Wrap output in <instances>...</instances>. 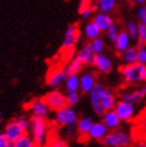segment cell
<instances>
[{"instance_id": "obj_1", "label": "cell", "mask_w": 146, "mask_h": 147, "mask_svg": "<svg viewBox=\"0 0 146 147\" xmlns=\"http://www.w3.org/2000/svg\"><path fill=\"white\" fill-rule=\"evenodd\" d=\"M89 97L94 113L99 117L103 116L107 111L114 110L117 103L115 94L101 84L95 86V88L89 93Z\"/></svg>"}, {"instance_id": "obj_2", "label": "cell", "mask_w": 146, "mask_h": 147, "mask_svg": "<svg viewBox=\"0 0 146 147\" xmlns=\"http://www.w3.org/2000/svg\"><path fill=\"white\" fill-rule=\"evenodd\" d=\"M30 135L34 141V144L39 146L46 147L50 138V130L49 123L47 119L39 118V117H31Z\"/></svg>"}, {"instance_id": "obj_3", "label": "cell", "mask_w": 146, "mask_h": 147, "mask_svg": "<svg viewBox=\"0 0 146 147\" xmlns=\"http://www.w3.org/2000/svg\"><path fill=\"white\" fill-rule=\"evenodd\" d=\"M119 72L123 77L126 84H137L145 82L146 76V65L135 63V64H124L119 67Z\"/></svg>"}, {"instance_id": "obj_4", "label": "cell", "mask_w": 146, "mask_h": 147, "mask_svg": "<svg viewBox=\"0 0 146 147\" xmlns=\"http://www.w3.org/2000/svg\"><path fill=\"white\" fill-rule=\"evenodd\" d=\"M101 143L105 147H129L132 143V138L128 131L117 128L110 130L101 140Z\"/></svg>"}, {"instance_id": "obj_5", "label": "cell", "mask_w": 146, "mask_h": 147, "mask_svg": "<svg viewBox=\"0 0 146 147\" xmlns=\"http://www.w3.org/2000/svg\"><path fill=\"white\" fill-rule=\"evenodd\" d=\"M78 114L72 107H65L62 110L55 112L54 123L61 127H69L75 126L78 121Z\"/></svg>"}, {"instance_id": "obj_6", "label": "cell", "mask_w": 146, "mask_h": 147, "mask_svg": "<svg viewBox=\"0 0 146 147\" xmlns=\"http://www.w3.org/2000/svg\"><path fill=\"white\" fill-rule=\"evenodd\" d=\"M43 99L46 102V105H48L49 110L54 112V113L59 110H62L65 107H67L66 95L59 90H56V89L45 94Z\"/></svg>"}, {"instance_id": "obj_7", "label": "cell", "mask_w": 146, "mask_h": 147, "mask_svg": "<svg viewBox=\"0 0 146 147\" xmlns=\"http://www.w3.org/2000/svg\"><path fill=\"white\" fill-rule=\"evenodd\" d=\"M82 38V32L79 30L76 24H71L67 27L65 31V37L63 41L61 51L71 50V49H75L76 43L79 42V40Z\"/></svg>"}, {"instance_id": "obj_8", "label": "cell", "mask_w": 146, "mask_h": 147, "mask_svg": "<svg viewBox=\"0 0 146 147\" xmlns=\"http://www.w3.org/2000/svg\"><path fill=\"white\" fill-rule=\"evenodd\" d=\"M67 73L65 68L62 67H52L49 69L46 75V84L53 89H57L61 86L65 85L67 79Z\"/></svg>"}, {"instance_id": "obj_9", "label": "cell", "mask_w": 146, "mask_h": 147, "mask_svg": "<svg viewBox=\"0 0 146 147\" xmlns=\"http://www.w3.org/2000/svg\"><path fill=\"white\" fill-rule=\"evenodd\" d=\"M114 110L118 114L121 121L128 122L135 117V105L125 100H119L116 103Z\"/></svg>"}, {"instance_id": "obj_10", "label": "cell", "mask_w": 146, "mask_h": 147, "mask_svg": "<svg viewBox=\"0 0 146 147\" xmlns=\"http://www.w3.org/2000/svg\"><path fill=\"white\" fill-rule=\"evenodd\" d=\"M26 109L29 110L32 117H39V118L43 119H47L49 111H50L43 98L30 101L28 105H26Z\"/></svg>"}, {"instance_id": "obj_11", "label": "cell", "mask_w": 146, "mask_h": 147, "mask_svg": "<svg viewBox=\"0 0 146 147\" xmlns=\"http://www.w3.org/2000/svg\"><path fill=\"white\" fill-rule=\"evenodd\" d=\"M79 91L82 94H89L97 85V76L94 72H84L79 76Z\"/></svg>"}, {"instance_id": "obj_12", "label": "cell", "mask_w": 146, "mask_h": 147, "mask_svg": "<svg viewBox=\"0 0 146 147\" xmlns=\"http://www.w3.org/2000/svg\"><path fill=\"white\" fill-rule=\"evenodd\" d=\"M3 134L7 137V139L11 142H15L16 140H18V139L21 138L22 136H24L26 134V131L20 126V124L17 122V120L14 119V120L9 121L5 125L4 133Z\"/></svg>"}, {"instance_id": "obj_13", "label": "cell", "mask_w": 146, "mask_h": 147, "mask_svg": "<svg viewBox=\"0 0 146 147\" xmlns=\"http://www.w3.org/2000/svg\"><path fill=\"white\" fill-rule=\"evenodd\" d=\"M146 97V86L140 87V88L135 89L132 91H123L120 94L121 100H125V101L132 102V103H137L143 100Z\"/></svg>"}, {"instance_id": "obj_14", "label": "cell", "mask_w": 146, "mask_h": 147, "mask_svg": "<svg viewBox=\"0 0 146 147\" xmlns=\"http://www.w3.org/2000/svg\"><path fill=\"white\" fill-rule=\"evenodd\" d=\"M94 67L96 70L102 74H109L113 70V62L109 57L103 53L95 54Z\"/></svg>"}, {"instance_id": "obj_15", "label": "cell", "mask_w": 146, "mask_h": 147, "mask_svg": "<svg viewBox=\"0 0 146 147\" xmlns=\"http://www.w3.org/2000/svg\"><path fill=\"white\" fill-rule=\"evenodd\" d=\"M109 131L110 129L102 121L94 122L90 128V131L88 134V138L91 139V140H94V141L101 142V140L107 136Z\"/></svg>"}, {"instance_id": "obj_16", "label": "cell", "mask_w": 146, "mask_h": 147, "mask_svg": "<svg viewBox=\"0 0 146 147\" xmlns=\"http://www.w3.org/2000/svg\"><path fill=\"white\" fill-rule=\"evenodd\" d=\"M78 57L84 65L88 66H94V59H95V53L92 49L91 43H84L82 47L79 49L77 54L75 55Z\"/></svg>"}, {"instance_id": "obj_17", "label": "cell", "mask_w": 146, "mask_h": 147, "mask_svg": "<svg viewBox=\"0 0 146 147\" xmlns=\"http://www.w3.org/2000/svg\"><path fill=\"white\" fill-rule=\"evenodd\" d=\"M130 40H132V38H130V36L125 29L120 30L118 38H117V41L115 43L116 53L120 54V55L123 53L124 51L130 46Z\"/></svg>"}, {"instance_id": "obj_18", "label": "cell", "mask_w": 146, "mask_h": 147, "mask_svg": "<svg viewBox=\"0 0 146 147\" xmlns=\"http://www.w3.org/2000/svg\"><path fill=\"white\" fill-rule=\"evenodd\" d=\"M101 118H102V122L107 125V127L109 128L110 130L117 129V128L120 126L121 119L119 118L118 114L116 113L115 110L107 111Z\"/></svg>"}, {"instance_id": "obj_19", "label": "cell", "mask_w": 146, "mask_h": 147, "mask_svg": "<svg viewBox=\"0 0 146 147\" xmlns=\"http://www.w3.org/2000/svg\"><path fill=\"white\" fill-rule=\"evenodd\" d=\"M93 123H94V121L90 117H82V118L78 119L75 127L77 130V135L79 136V139H89L88 134L90 131V128L93 125Z\"/></svg>"}, {"instance_id": "obj_20", "label": "cell", "mask_w": 146, "mask_h": 147, "mask_svg": "<svg viewBox=\"0 0 146 147\" xmlns=\"http://www.w3.org/2000/svg\"><path fill=\"white\" fill-rule=\"evenodd\" d=\"M92 21L98 26L102 32L103 31L105 32L110 28V26L114 23L113 18L110 16V14H104V13H100V11L93 16Z\"/></svg>"}, {"instance_id": "obj_21", "label": "cell", "mask_w": 146, "mask_h": 147, "mask_svg": "<svg viewBox=\"0 0 146 147\" xmlns=\"http://www.w3.org/2000/svg\"><path fill=\"white\" fill-rule=\"evenodd\" d=\"M117 1H118V0H97L95 6L100 13L111 14V13L114 11V9H116Z\"/></svg>"}, {"instance_id": "obj_22", "label": "cell", "mask_w": 146, "mask_h": 147, "mask_svg": "<svg viewBox=\"0 0 146 147\" xmlns=\"http://www.w3.org/2000/svg\"><path fill=\"white\" fill-rule=\"evenodd\" d=\"M84 63L78 59V57H74L70 62L68 63L66 67H65V71L67 75H73V74H78L82 71V67H84Z\"/></svg>"}, {"instance_id": "obj_23", "label": "cell", "mask_w": 146, "mask_h": 147, "mask_svg": "<svg viewBox=\"0 0 146 147\" xmlns=\"http://www.w3.org/2000/svg\"><path fill=\"white\" fill-rule=\"evenodd\" d=\"M122 61L124 64H135L138 63V47L137 46H129L123 53L121 54Z\"/></svg>"}, {"instance_id": "obj_24", "label": "cell", "mask_w": 146, "mask_h": 147, "mask_svg": "<svg viewBox=\"0 0 146 147\" xmlns=\"http://www.w3.org/2000/svg\"><path fill=\"white\" fill-rule=\"evenodd\" d=\"M84 36L89 40H91V41L97 39V38H100L101 34H102V31L100 30V28L93 21H90V22L87 23V25L84 26Z\"/></svg>"}, {"instance_id": "obj_25", "label": "cell", "mask_w": 146, "mask_h": 147, "mask_svg": "<svg viewBox=\"0 0 146 147\" xmlns=\"http://www.w3.org/2000/svg\"><path fill=\"white\" fill-rule=\"evenodd\" d=\"M80 82H79L78 74H73V75H68L66 82H65V88L67 92L71 91H78Z\"/></svg>"}, {"instance_id": "obj_26", "label": "cell", "mask_w": 146, "mask_h": 147, "mask_svg": "<svg viewBox=\"0 0 146 147\" xmlns=\"http://www.w3.org/2000/svg\"><path fill=\"white\" fill-rule=\"evenodd\" d=\"M34 141L30 134L26 133L24 136L13 142V146L11 147H34Z\"/></svg>"}, {"instance_id": "obj_27", "label": "cell", "mask_w": 146, "mask_h": 147, "mask_svg": "<svg viewBox=\"0 0 146 147\" xmlns=\"http://www.w3.org/2000/svg\"><path fill=\"white\" fill-rule=\"evenodd\" d=\"M119 32H120V30H119V28H118V25H117L115 22L113 23L112 25L110 26V28L105 31L107 40H109V42L111 43V44L115 45L116 41H117V38H118V36H119Z\"/></svg>"}, {"instance_id": "obj_28", "label": "cell", "mask_w": 146, "mask_h": 147, "mask_svg": "<svg viewBox=\"0 0 146 147\" xmlns=\"http://www.w3.org/2000/svg\"><path fill=\"white\" fill-rule=\"evenodd\" d=\"M46 147H69L67 144V142L64 141L62 138H59L56 135H52L50 134V138L47 143Z\"/></svg>"}, {"instance_id": "obj_29", "label": "cell", "mask_w": 146, "mask_h": 147, "mask_svg": "<svg viewBox=\"0 0 146 147\" xmlns=\"http://www.w3.org/2000/svg\"><path fill=\"white\" fill-rule=\"evenodd\" d=\"M125 30L128 32V34L130 36L132 40L138 39V30H139V24L134 20H129L126 23V28Z\"/></svg>"}, {"instance_id": "obj_30", "label": "cell", "mask_w": 146, "mask_h": 147, "mask_svg": "<svg viewBox=\"0 0 146 147\" xmlns=\"http://www.w3.org/2000/svg\"><path fill=\"white\" fill-rule=\"evenodd\" d=\"M90 43H91V46H92L93 51H94V53L95 54L103 53L104 48H105V43H104L103 39L97 38V39H95V40H92Z\"/></svg>"}, {"instance_id": "obj_31", "label": "cell", "mask_w": 146, "mask_h": 147, "mask_svg": "<svg viewBox=\"0 0 146 147\" xmlns=\"http://www.w3.org/2000/svg\"><path fill=\"white\" fill-rule=\"evenodd\" d=\"M66 99H67V105L69 107H74L78 103L79 99H80V93L78 91H71L67 92L66 94Z\"/></svg>"}, {"instance_id": "obj_32", "label": "cell", "mask_w": 146, "mask_h": 147, "mask_svg": "<svg viewBox=\"0 0 146 147\" xmlns=\"http://www.w3.org/2000/svg\"><path fill=\"white\" fill-rule=\"evenodd\" d=\"M138 45H145L146 44V26L142 23L139 24L138 30Z\"/></svg>"}, {"instance_id": "obj_33", "label": "cell", "mask_w": 146, "mask_h": 147, "mask_svg": "<svg viewBox=\"0 0 146 147\" xmlns=\"http://www.w3.org/2000/svg\"><path fill=\"white\" fill-rule=\"evenodd\" d=\"M138 63L146 65V46L138 45Z\"/></svg>"}, {"instance_id": "obj_34", "label": "cell", "mask_w": 146, "mask_h": 147, "mask_svg": "<svg viewBox=\"0 0 146 147\" xmlns=\"http://www.w3.org/2000/svg\"><path fill=\"white\" fill-rule=\"evenodd\" d=\"M17 122L20 124V126L25 130L26 133H28L30 130V126H31V121L30 119H27L26 117H18L16 118Z\"/></svg>"}, {"instance_id": "obj_35", "label": "cell", "mask_w": 146, "mask_h": 147, "mask_svg": "<svg viewBox=\"0 0 146 147\" xmlns=\"http://www.w3.org/2000/svg\"><path fill=\"white\" fill-rule=\"evenodd\" d=\"M96 9V6H89V7H86V9H82L79 11V14H80V16H82L84 19H89V18L91 17L93 15V13H94V9Z\"/></svg>"}, {"instance_id": "obj_36", "label": "cell", "mask_w": 146, "mask_h": 147, "mask_svg": "<svg viewBox=\"0 0 146 147\" xmlns=\"http://www.w3.org/2000/svg\"><path fill=\"white\" fill-rule=\"evenodd\" d=\"M11 146H13V142L9 141L4 134H0V147H11Z\"/></svg>"}, {"instance_id": "obj_37", "label": "cell", "mask_w": 146, "mask_h": 147, "mask_svg": "<svg viewBox=\"0 0 146 147\" xmlns=\"http://www.w3.org/2000/svg\"><path fill=\"white\" fill-rule=\"evenodd\" d=\"M137 16L140 20L146 17V5H141L137 11Z\"/></svg>"}, {"instance_id": "obj_38", "label": "cell", "mask_w": 146, "mask_h": 147, "mask_svg": "<svg viewBox=\"0 0 146 147\" xmlns=\"http://www.w3.org/2000/svg\"><path fill=\"white\" fill-rule=\"evenodd\" d=\"M89 6H92V0H82L80 4H79V11L86 9V7H89Z\"/></svg>"}, {"instance_id": "obj_39", "label": "cell", "mask_w": 146, "mask_h": 147, "mask_svg": "<svg viewBox=\"0 0 146 147\" xmlns=\"http://www.w3.org/2000/svg\"><path fill=\"white\" fill-rule=\"evenodd\" d=\"M135 4H140V5H144L146 3V0H132Z\"/></svg>"}, {"instance_id": "obj_40", "label": "cell", "mask_w": 146, "mask_h": 147, "mask_svg": "<svg viewBox=\"0 0 146 147\" xmlns=\"http://www.w3.org/2000/svg\"><path fill=\"white\" fill-rule=\"evenodd\" d=\"M134 147H146V141H140V142H138L137 144H136Z\"/></svg>"}, {"instance_id": "obj_41", "label": "cell", "mask_w": 146, "mask_h": 147, "mask_svg": "<svg viewBox=\"0 0 146 147\" xmlns=\"http://www.w3.org/2000/svg\"><path fill=\"white\" fill-rule=\"evenodd\" d=\"M141 23H142V24H144V25L146 26V17H145V18H143V19L141 20Z\"/></svg>"}, {"instance_id": "obj_42", "label": "cell", "mask_w": 146, "mask_h": 147, "mask_svg": "<svg viewBox=\"0 0 146 147\" xmlns=\"http://www.w3.org/2000/svg\"><path fill=\"white\" fill-rule=\"evenodd\" d=\"M142 141H146V129L144 130V137H143V140Z\"/></svg>"}, {"instance_id": "obj_43", "label": "cell", "mask_w": 146, "mask_h": 147, "mask_svg": "<svg viewBox=\"0 0 146 147\" xmlns=\"http://www.w3.org/2000/svg\"><path fill=\"white\" fill-rule=\"evenodd\" d=\"M1 121H2V116H1V114H0V123H1Z\"/></svg>"}, {"instance_id": "obj_44", "label": "cell", "mask_w": 146, "mask_h": 147, "mask_svg": "<svg viewBox=\"0 0 146 147\" xmlns=\"http://www.w3.org/2000/svg\"><path fill=\"white\" fill-rule=\"evenodd\" d=\"M34 147H42V146H39V145H34Z\"/></svg>"}, {"instance_id": "obj_45", "label": "cell", "mask_w": 146, "mask_h": 147, "mask_svg": "<svg viewBox=\"0 0 146 147\" xmlns=\"http://www.w3.org/2000/svg\"><path fill=\"white\" fill-rule=\"evenodd\" d=\"M145 46H146V44H145Z\"/></svg>"}]
</instances>
